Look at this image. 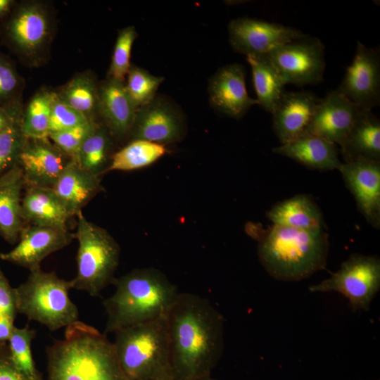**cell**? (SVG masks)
<instances>
[{
	"instance_id": "cell-1",
	"label": "cell",
	"mask_w": 380,
	"mask_h": 380,
	"mask_svg": "<svg viewBox=\"0 0 380 380\" xmlns=\"http://www.w3.org/2000/svg\"><path fill=\"white\" fill-rule=\"evenodd\" d=\"M174 380L210 376L223 350V318L205 298L179 293L165 316Z\"/></svg>"
},
{
	"instance_id": "cell-2",
	"label": "cell",
	"mask_w": 380,
	"mask_h": 380,
	"mask_svg": "<svg viewBox=\"0 0 380 380\" xmlns=\"http://www.w3.org/2000/svg\"><path fill=\"white\" fill-rule=\"evenodd\" d=\"M48 380H129L114 345L94 327L77 321L46 349Z\"/></svg>"
},
{
	"instance_id": "cell-3",
	"label": "cell",
	"mask_w": 380,
	"mask_h": 380,
	"mask_svg": "<svg viewBox=\"0 0 380 380\" xmlns=\"http://www.w3.org/2000/svg\"><path fill=\"white\" fill-rule=\"evenodd\" d=\"M247 232L258 241L260 262L278 280L299 281L326 267L329 240L324 229L272 224L264 230L252 224Z\"/></svg>"
},
{
	"instance_id": "cell-4",
	"label": "cell",
	"mask_w": 380,
	"mask_h": 380,
	"mask_svg": "<svg viewBox=\"0 0 380 380\" xmlns=\"http://www.w3.org/2000/svg\"><path fill=\"white\" fill-rule=\"evenodd\" d=\"M115 290L103 302L107 314L105 333L166 316L179 292L160 271L136 269L113 281Z\"/></svg>"
},
{
	"instance_id": "cell-5",
	"label": "cell",
	"mask_w": 380,
	"mask_h": 380,
	"mask_svg": "<svg viewBox=\"0 0 380 380\" xmlns=\"http://www.w3.org/2000/svg\"><path fill=\"white\" fill-rule=\"evenodd\" d=\"M113 343L129 380H174L165 316L121 329Z\"/></svg>"
},
{
	"instance_id": "cell-6",
	"label": "cell",
	"mask_w": 380,
	"mask_h": 380,
	"mask_svg": "<svg viewBox=\"0 0 380 380\" xmlns=\"http://www.w3.org/2000/svg\"><path fill=\"white\" fill-rule=\"evenodd\" d=\"M71 289V280L61 279L54 272H44L41 267L32 270L27 280L14 288L17 312L51 331L67 327L79 318L68 295Z\"/></svg>"
},
{
	"instance_id": "cell-7",
	"label": "cell",
	"mask_w": 380,
	"mask_h": 380,
	"mask_svg": "<svg viewBox=\"0 0 380 380\" xmlns=\"http://www.w3.org/2000/svg\"><path fill=\"white\" fill-rule=\"evenodd\" d=\"M76 216L75 238L78 241L79 248L76 258L77 272L71 280L72 289L86 291L95 297L115 279L120 250L105 229L87 220L82 211Z\"/></svg>"
},
{
	"instance_id": "cell-8",
	"label": "cell",
	"mask_w": 380,
	"mask_h": 380,
	"mask_svg": "<svg viewBox=\"0 0 380 380\" xmlns=\"http://www.w3.org/2000/svg\"><path fill=\"white\" fill-rule=\"evenodd\" d=\"M380 288V260L377 256L352 254L341 268L320 283L312 292L336 291L350 302L353 310H367Z\"/></svg>"
},
{
	"instance_id": "cell-9",
	"label": "cell",
	"mask_w": 380,
	"mask_h": 380,
	"mask_svg": "<svg viewBox=\"0 0 380 380\" xmlns=\"http://www.w3.org/2000/svg\"><path fill=\"white\" fill-rule=\"evenodd\" d=\"M52 18L42 3L25 2L18 6L6 22L3 34L8 45L20 58L37 63L52 37Z\"/></svg>"
},
{
	"instance_id": "cell-10",
	"label": "cell",
	"mask_w": 380,
	"mask_h": 380,
	"mask_svg": "<svg viewBox=\"0 0 380 380\" xmlns=\"http://www.w3.org/2000/svg\"><path fill=\"white\" fill-rule=\"evenodd\" d=\"M267 56L285 84H315L323 80L324 46L317 37L306 35L281 44Z\"/></svg>"
},
{
	"instance_id": "cell-11",
	"label": "cell",
	"mask_w": 380,
	"mask_h": 380,
	"mask_svg": "<svg viewBox=\"0 0 380 380\" xmlns=\"http://www.w3.org/2000/svg\"><path fill=\"white\" fill-rule=\"evenodd\" d=\"M336 90L363 110L380 103V52L357 42L353 61Z\"/></svg>"
},
{
	"instance_id": "cell-12",
	"label": "cell",
	"mask_w": 380,
	"mask_h": 380,
	"mask_svg": "<svg viewBox=\"0 0 380 380\" xmlns=\"http://www.w3.org/2000/svg\"><path fill=\"white\" fill-rule=\"evenodd\" d=\"M228 32L234 51L246 56L267 55L274 48L307 35L291 27L248 17L230 21Z\"/></svg>"
},
{
	"instance_id": "cell-13",
	"label": "cell",
	"mask_w": 380,
	"mask_h": 380,
	"mask_svg": "<svg viewBox=\"0 0 380 380\" xmlns=\"http://www.w3.org/2000/svg\"><path fill=\"white\" fill-rule=\"evenodd\" d=\"M184 129L179 110L167 98L156 96L137 109L129 137L165 146L182 139Z\"/></svg>"
},
{
	"instance_id": "cell-14",
	"label": "cell",
	"mask_w": 380,
	"mask_h": 380,
	"mask_svg": "<svg viewBox=\"0 0 380 380\" xmlns=\"http://www.w3.org/2000/svg\"><path fill=\"white\" fill-rule=\"evenodd\" d=\"M74 238L68 229L30 224L23 228L18 244L1 253L0 259L32 270L40 267L46 257L69 245Z\"/></svg>"
},
{
	"instance_id": "cell-15",
	"label": "cell",
	"mask_w": 380,
	"mask_h": 380,
	"mask_svg": "<svg viewBox=\"0 0 380 380\" xmlns=\"http://www.w3.org/2000/svg\"><path fill=\"white\" fill-rule=\"evenodd\" d=\"M338 171L360 213L374 228H380V162L342 163Z\"/></svg>"
},
{
	"instance_id": "cell-16",
	"label": "cell",
	"mask_w": 380,
	"mask_h": 380,
	"mask_svg": "<svg viewBox=\"0 0 380 380\" xmlns=\"http://www.w3.org/2000/svg\"><path fill=\"white\" fill-rule=\"evenodd\" d=\"M72 159L47 139H27L18 158L25 185L51 188Z\"/></svg>"
},
{
	"instance_id": "cell-17",
	"label": "cell",
	"mask_w": 380,
	"mask_h": 380,
	"mask_svg": "<svg viewBox=\"0 0 380 380\" xmlns=\"http://www.w3.org/2000/svg\"><path fill=\"white\" fill-rule=\"evenodd\" d=\"M209 101L219 113L234 119L241 118L256 99L248 94L244 68L238 63L226 65L217 70L208 82Z\"/></svg>"
},
{
	"instance_id": "cell-18",
	"label": "cell",
	"mask_w": 380,
	"mask_h": 380,
	"mask_svg": "<svg viewBox=\"0 0 380 380\" xmlns=\"http://www.w3.org/2000/svg\"><path fill=\"white\" fill-rule=\"evenodd\" d=\"M361 110L336 89L332 90L320 99L305 132L341 146Z\"/></svg>"
},
{
	"instance_id": "cell-19",
	"label": "cell",
	"mask_w": 380,
	"mask_h": 380,
	"mask_svg": "<svg viewBox=\"0 0 380 380\" xmlns=\"http://www.w3.org/2000/svg\"><path fill=\"white\" fill-rule=\"evenodd\" d=\"M98 114L113 138L129 136L137 108L132 101L125 82L108 77L99 85Z\"/></svg>"
},
{
	"instance_id": "cell-20",
	"label": "cell",
	"mask_w": 380,
	"mask_h": 380,
	"mask_svg": "<svg viewBox=\"0 0 380 380\" xmlns=\"http://www.w3.org/2000/svg\"><path fill=\"white\" fill-rule=\"evenodd\" d=\"M320 99L307 91L285 92L272 113L273 129L281 144L305 132Z\"/></svg>"
},
{
	"instance_id": "cell-21",
	"label": "cell",
	"mask_w": 380,
	"mask_h": 380,
	"mask_svg": "<svg viewBox=\"0 0 380 380\" xmlns=\"http://www.w3.org/2000/svg\"><path fill=\"white\" fill-rule=\"evenodd\" d=\"M272 151L312 170H338L342 163L336 144L305 132L287 143L273 148Z\"/></svg>"
},
{
	"instance_id": "cell-22",
	"label": "cell",
	"mask_w": 380,
	"mask_h": 380,
	"mask_svg": "<svg viewBox=\"0 0 380 380\" xmlns=\"http://www.w3.org/2000/svg\"><path fill=\"white\" fill-rule=\"evenodd\" d=\"M25 186L18 163L0 176V236L14 243L25 227L22 215V191Z\"/></svg>"
},
{
	"instance_id": "cell-23",
	"label": "cell",
	"mask_w": 380,
	"mask_h": 380,
	"mask_svg": "<svg viewBox=\"0 0 380 380\" xmlns=\"http://www.w3.org/2000/svg\"><path fill=\"white\" fill-rule=\"evenodd\" d=\"M99 178L71 160L51 189L70 215L75 216L101 191Z\"/></svg>"
},
{
	"instance_id": "cell-24",
	"label": "cell",
	"mask_w": 380,
	"mask_h": 380,
	"mask_svg": "<svg viewBox=\"0 0 380 380\" xmlns=\"http://www.w3.org/2000/svg\"><path fill=\"white\" fill-rule=\"evenodd\" d=\"M21 205L23 220L31 225L67 229L72 217L51 188L27 186Z\"/></svg>"
},
{
	"instance_id": "cell-25",
	"label": "cell",
	"mask_w": 380,
	"mask_h": 380,
	"mask_svg": "<svg viewBox=\"0 0 380 380\" xmlns=\"http://www.w3.org/2000/svg\"><path fill=\"white\" fill-rule=\"evenodd\" d=\"M343 163L359 160L380 162V121L371 110H362L340 146Z\"/></svg>"
},
{
	"instance_id": "cell-26",
	"label": "cell",
	"mask_w": 380,
	"mask_h": 380,
	"mask_svg": "<svg viewBox=\"0 0 380 380\" xmlns=\"http://www.w3.org/2000/svg\"><path fill=\"white\" fill-rule=\"evenodd\" d=\"M266 215L273 224L304 230L325 229L319 208L306 194H298L277 203Z\"/></svg>"
},
{
	"instance_id": "cell-27",
	"label": "cell",
	"mask_w": 380,
	"mask_h": 380,
	"mask_svg": "<svg viewBox=\"0 0 380 380\" xmlns=\"http://www.w3.org/2000/svg\"><path fill=\"white\" fill-rule=\"evenodd\" d=\"M253 75L256 100L265 110L273 113L285 94V83L267 55L246 56Z\"/></svg>"
},
{
	"instance_id": "cell-28",
	"label": "cell",
	"mask_w": 380,
	"mask_h": 380,
	"mask_svg": "<svg viewBox=\"0 0 380 380\" xmlns=\"http://www.w3.org/2000/svg\"><path fill=\"white\" fill-rule=\"evenodd\" d=\"M113 139L108 129L99 124L84 141L73 161L84 170L100 177L107 172L113 155Z\"/></svg>"
},
{
	"instance_id": "cell-29",
	"label": "cell",
	"mask_w": 380,
	"mask_h": 380,
	"mask_svg": "<svg viewBox=\"0 0 380 380\" xmlns=\"http://www.w3.org/2000/svg\"><path fill=\"white\" fill-rule=\"evenodd\" d=\"M98 90L99 84L93 74L84 72L75 75L56 95L61 101L94 120L98 113Z\"/></svg>"
},
{
	"instance_id": "cell-30",
	"label": "cell",
	"mask_w": 380,
	"mask_h": 380,
	"mask_svg": "<svg viewBox=\"0 0 380 380\" xmlns=\"http://www.w3.org/2000/svg\"><path fill=\"white\" fill-rule=\"evenodd\" d=\"M166 153L164 145L145 140H132L113 155L107 172L140 169L155 163Z\"/></svg>"
},
{
	"instance_id": "cell-31",
	"label": "cell",
	"mask_w": 380,
	"mask_h": 380,
	"mask_svg": "<svg viewBox=\"0 0 380 380\" xmlns=\"http://www.w3.org/2000/svg\"><path fill=\"white\" fill-rule=\"evenodd\" d=\"M56 93L42 91L29 102L21 118V129L26 139H47L49 120Z\"/></svg>"
},
{
	"instance_id": "cell-32",
	"label": "cell",
	"mask_w": 380,
	"mask_h": 380,
	"mask_svg": "<svg viewBox=\"0 0 380 380\" xmlns=\"http://www.w3.org/2000/svg\"><path fill=\"white\" fill-rule=\"evenodd\" d=\"M35 336V330L27 326L23 328L14 327L7 345L11 360L21 374L28 380H43L32 353L31 346Z\"/></svg>"
},
{
	"instance_id": "cell-33",
	"label": "cell",
	"mask_w": 380,
	"mask_h": 380,
	"mask_svg": "<svg viewBox=\"0 0 380 380\" xmlns=\"http://www.w3.org/2000/svg\"><path fill=\"white\" fill-rule=\"evenodd\" d=\"M164 80V77L153 75L144 68L131 65L125 85L137 109L149 103L156 96V91Z\"/></svg>"
},
{
	"instance_id": "cell-34",
	"label": "cell",
	"mask_w": 380,
	"mask_h": 380,
	"mask_svg": "<svg viewBox=\"0 0 380 380\" xmlns=\"http://www.w3.org/2000/svg\"><path fill=\"white\" fill-rule=\"evenodd\" d=\"M138 34L134 26L126 27L118 32L108 77L125 82L131 67L130 55Z\"/></svg>"
},
{
	"instance_id": "cell-35",
	"label": "cell",
	"mask_w": 380,
	"mask_h": 380,
	"mask_svg": "<svg viewBox=\"0 0 380 380\" xmlns=\"http://www.w3.org/2000/svg\"><path fill=\"white\" fill-rule=\"evenodd\" d=\"M21 118L13 119L0 134V176L17 163L27 140L21 129Z\"/></svg>"
},
{
	"instance_id": "cell-36",
	"label": "cell",
	"mask_w": 380,
	"mask_h": 380,
	"mask_svg": "<svg viewBox=\"0 0 380 380\" xmlns=\"http://www.w3.org/2000/svg\"><path fill=\"white\" fill-rule=\"evenodd\" d=\"M23 84L12 62L0 52V108H11L19 105Z\"/></svg>"
},
{
	"instance_id": "cell-37",
	"label": "cell",
	"mask_w": 380,
	"mask_h": 380,
	"mask_svg": "<svg viewBox=\"0 0 380 380\" xmlns=\"http://www.w3.org/2000/svg\"><path fill=\"white\" fill-rule=\"evenodd\" d=\"M99 125L95 120H91L64 131L51 134L49 139L73 160L84 141Z\"/></svg>"
},
{
	"instance_id": "cell-38",
	"label": "cell",
	"mask_w": 380,
	"mask_h": 380,
	"mask_svg": "<svg viewBox=\"0 0 380 380\" xmlns=\"http://www.w3.org/2000/svg\"><path fill=\"white\" fill-rule=\"evenodd\" d=\"M15 294L0 268V342H7L17 314Z\"/></svg>"
},
{
	"instance_id": "cell-39",
	"label": "cell",
	"mask_w": 380,
	"mask_h": 380,
	"mask_svg": "<svg viewBox=\"0 0 380 380\" xmlns=\"http://www.w3.org/2000/svg\"><path fill=\"white\" fill-rule=\"evenodd\" d=\"M91 120H90L84 114L61 101L56 95L51 108L49 134L64 131Z\"/></svg>"
},
{
	"instance_id": "cell-40",
	"label": "cell",
	"mask_w": 380,
	"mask_h": 380,
	"mask_svg": "<svg viewBox=\"0 0 380 380\" xmlns=\"http://www.w3.org/2000/svg\"><path fill=\"white\" fill-rule=\"evenodd\" d=\"M0 380H28L12 362L6 342H0Z\"/></svg>"
},
{
	"instance_id": "cell-41",
	"label": "cell",
	"mask_w": 380,
	"mask_h": 380,
	"mask_svg": "<svg viewBox=\"0 0 380 380\" xmlns=\"http://www.w3.org/2000/svg\"><path fill=\"white\" fill-rule=\"evenodd\" d=\"M19 110L18 106L11 108H0V134L13 119L22 116Z\"/></svg>"
},
{
	"instance_id": "cell-42",
	"label": "cell",
	"mask_w": 380,
	"mask_h": 380,
	"mask_svg": "<svg viewBox=\"0 0 380 380\" xmlns=\"http://www.w3.org/2000/svg\"><path fill=\"white\" fill-rule=\"evenodd\" d=\"M14 4L12 0H0V20L10 13Z\"/></svg>"
},
{
	"instance_id": "cell-43",
	"label": "cell",
	"mask_w": 380,
	"mask_h": 380,
	"mask_svg": "<svg viewBox=\"0 0 380 380\" xmlns=\"http://www.w3.org/2000/svg\"><path fill=\"white\" fill-rule=\"evenodd\" d=\"M198 380H218V379H213V377H211V376H210L202 378Z\"/></svg>"
},
{
	"instance_id": "cell-44",
	"label": "cell",
	"mask_w": 380,
	"mask_h": 380,
	"mask_svg": "<svg viewBox=\"0 0 380 380\" xmlns=\"http://www.w3.org/2000/svg\"><path fill=\"white\" fill-rule=\"evenodd\" d=\"M136 380H167V379H136Z\"/></svg>"
}]
</instances>
